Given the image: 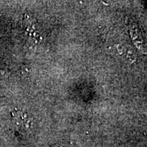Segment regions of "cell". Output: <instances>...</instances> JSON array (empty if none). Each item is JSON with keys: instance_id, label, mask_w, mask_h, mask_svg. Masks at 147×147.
Masks as SVG:
<instances>
[{"instance_id": "obj_1", "label": "cell", "mask_w": 147, "mask_h": 147, "mask_svg": "<svg viewBox=\"0 0 147 147\" xmlns=\"http://www.w3.org/2000/svg\"><path fill=\"white\" fill-rule=\"evenodd\" d=\"M12 118L14 124L18 128L28 130L32 125V117L27 112L21 110H14L12 112Z\"/></svg>"}, {"instance_id": "obj_2", "label": "cell", "mask_w": 147, "mask_h": 147, "mask_svg": "<svg viewBox=\"0 0 147 147\" xmlns=\"http://www.w3.org/2000/svg\"><path fill=\"white\" fill-rule=\"evenodd\" d=\"M131 34L136 46L138 49H140V50L144 51L143 50V48H144V47H143V45H144L143 40L142 38H140V35L139 32H138L136 29H134V27L133 29H131Z\"/></svg>"}]
</instances>
